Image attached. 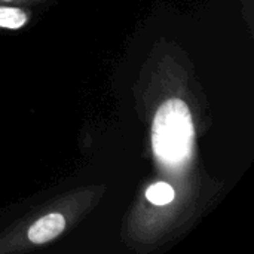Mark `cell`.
Here are the masks:
<instances>
[{
    "mask_svg": "<svg viewBox=\"0 0 254 254\" xmlns=\"http://www.w3.org/2000/svg\"><path fill=\"white\" fill-rule=\"evenodd\" d=\"M27 21V15L16 7H0V27L16 30Z\"/></svg>",
    "mask_w": 254,
    "mask_h": 254,
    "instance_id": "obj_4",
    "label": "cell"
},
{
    "mask_svg": "<svg viewBox=\"0 0 254 254\" xmlns=\"http://www.w3.org/2000/svg\"><path fill=\"white\" fill-rule=\"evenodd\" d=\"M174 189L164 182L153 183L146 190V198L155 205H167L174 199Z\"/></svg>",
    "mask_w": 254,
    "mask_h": 254,
    "instance_id": "obj_3",
    "label": "cell"
},
{
    "mask_svg": "<svg viewBox=\"0 0 254 254\" xmlns=\"http://www.w3.org/2000/svg\"><path fill=\"white\" fill-rule=\"evenodd\" d=\"M193 143V124L188 104L180 98L167 100L156 112L152 127L155 155L167 164L188 158Z\"/></svg>",
    "mask_w": 254,
    "mask_h": 254,
    "instance_id": "obj_1",
    "label": "cell"
},
{
    "mask_svg": "<svg viewBox=\"0 0 254 254\" xmlns=\"http://www.w3.org/2000/svg\"><path fill=\"white\" fill-rule=\"evenodd\" d=\"M65 226V220L61 214H48L31 225L28 229V240L33 244H45L58 237Z\"/></svg>",
    "mask_w": 254,
    "mask_h": 254,
    "instance_id": "obj_2",
    "label": "cell"
}]
</instances>
